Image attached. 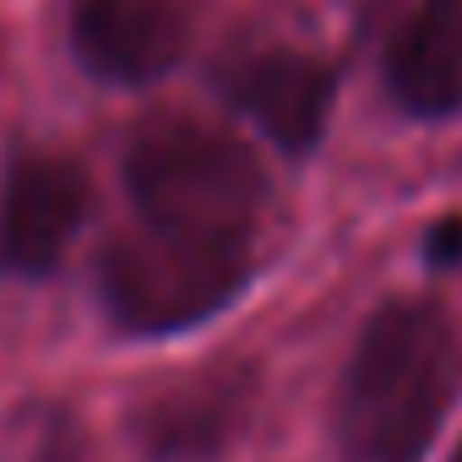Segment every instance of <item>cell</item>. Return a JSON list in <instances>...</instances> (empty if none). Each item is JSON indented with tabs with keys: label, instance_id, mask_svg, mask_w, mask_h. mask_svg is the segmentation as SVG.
<instances>
[{
	"label": "cell",
	"instance_id": "1",
	"mask_svg": "<svg viewBox=\"0 0 462 462\" xmlns=\"http://www.w3.org/2000/svg\"><path fill=\"white\" fill-rule=\"evenodd\" d=\"M462 397V327L435 300H386L337 381L332 435L348 462H424Z\"/></svg>",
	"mask_w": 462,
	"mask_h": 462
},
{
	"label": "cell",
	"instance_id": "2",
	"mask_svg": "<svg viewBox=\"0 0 462 462\" xmlns=\"http://www.w3.org/2000/svg\"><path fill=\"white\" fill-rule=\"evenodd\" d=\"M125 190L142 223L185 235L256 240L267 212V174L256 152L207 120L158 115L125 147Z\"/></svg>",
	"mask_w": 462,
	"mask_h": 462
},
{
	"label": "cell",
	"instance_id": "3",
	"mask_svg": "<svg viewBox=\"0 0 462 462\" xmlns=\"http://www.w3.org/2000/svg\"><path fill=\"white\" fill-rule=\"evenodd\" d=\"M256 278V240L136 223L98 262L104 316L131 337H174L223 316Z\"/></svg>",
	"mask_w": 462,
	"mask_h": 462
},
{
	"label": "cell",
	"instance_id": "4",
	"mask_svg": "<svg viewBox=\"0 0 462 462\" xmlns=\"http://www.w3.org/2000/svg\"><path fill=\"white\" fill-rule=\"evenodd\" d=\"M262 375L251 359H217L185 370L131 408V440L142 462H217L256 413Z\"/></svg>",
	"mask_w": 462,
	"mask_h": 462
},
{
	"label": "cell",
	"instance_id": "5",
	"mask_svg": "<svg viewBox=\"0 0 462 462\" xmlns=\"http://www.w3.org/2000/svg\"><path fill=\"white\" fill-rule=\"evenodd\" d=\"M212 88L228 109L245 115L289 158H305L321 147V131L337 104V71L321 55L289 50V44L228 55L212 71Z\"/></svg>",
	"mask_w": 462,
	"mask_h": 462
},
{
	"label": "cell",
	"instance_id": "6",
	"mask_svg": "<svg viewBox=\"0 0 462 462\" xmlns=\"http://www.w3.org/2000/svg\"><path fill=\"white\" fill-rule=\"evenodd\" d=\"M88 217V174L66 152H17L0 190V267L50 278Z\"/></svg>",
	"mask_w": 462,
	"mask_h": 462
},
{
	"label": "cell",
	"instance_id": "7",
	"mask_svg": "<svg viewBox=\"0 0 462 462\" xmlns=\"http://www.w3.org/2000/svg\"><path fill=\"white\" fill-rule=\"evenodd\" d=\"M190 44L185 0H71V50L109 88H147L180 66Z\"/></svg>",
	"mask_w": 462,
	"mask_h": 462
},
{
	"label": "cell",
	"instance_id": "8",
	"mask_svg": "<svg viewBox=\"0 0 462 462\" xmlns=\"http://www.w3.org/2000/svg\"><path fill=\"white\" fill-rule=\"evenodd\" d=\"M386 98L408 120H457L462 115V0H419L381 60Z\"/></svg>",
	"mask_w": 462,
	"mask_h": 462
},
{
	"label": "cell",
	"instance_id": "9",
	"mask_svg": "<svg viewBox=\"0 0 462 462\" xmlns=\"http://www.w3.org/2000/svg\"><path fill=\"white\" fill-rule=\"evenodd\" d=\"M28 462H88V446H82L77 419L60 413V408H50L44 424L33 430V451H28Z\"/></svg>",
	"mask_w": 462,
	"mask_h": 462
},
{
	"label": "cell",
	"instance_id": "10",
	"mask_svg": "<svg viewBox=\"0 0 462 462\" xmlns=\"http://www.w3.org/2000/svg\"><path fill=\"white\" fill-rule=\"evenodd\" d=\"M424 262L435 273H457L462 267V212H446L430 223V235H424Z\"/></svg>",
	"mask_w": 462,
	"mask_h": 462
},
{
	"label": "cell",
	"instance_id": "11",
	"mask_svg": "<svg viewBox=\"0 0 462 462\" xmlns=\"http://www.w3.org/2000/svg\"><path fill=\"white\" fill-rule=\"evenodd\" d=\"M451 462H462V446H457V457H451Z\"/></svg>",
	"mask_w": 462,
	"mask_h": 462
}]
</instances>
